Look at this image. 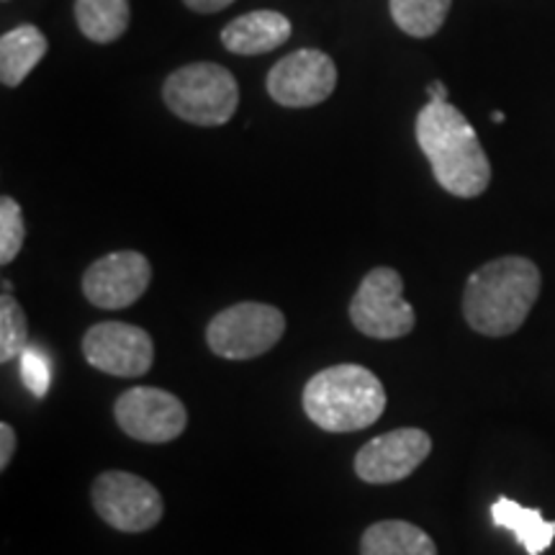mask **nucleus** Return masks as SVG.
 <instances>
[{"instance_id":"obj_1","label":"nucleus","mask_w":555,"mask_h":555,"mask_svg":"<svg viewBox=\"0 0 555 555\" xmlns=\"http://www.w3.org/2000/svg\"><path fill=\"white\" fill-rule=\"evenodd\" d=\"M416 142L433 165L435 180L457 198L489 189L491 165L470 121L450 103L429 101L416 116Z\"/></svg>"},{"instance_id":"obj_2","label":"nucleus","mask_w":555,"mask_h":555,"mask_svg":"<svg viewBox=\"0 0 555 555\" xmlns=\"http://www.w3.org/2000/svg\"><path fill=\"white\" fill-rule=\"evenodd\" d=\"M540 286L543 278L532 260L517 255L491 260L468 278L463 317L478 335H515L535 307Z\"/></svg>"},{"instance_id":"obj_3","label":"nucleus","mask_w":555,"mask_h":555,"mask_svg":"<svg viewBox=\"0 0 555 555\" xmlns=\"http://www.w3.org/2000/svg\"><path fill=\"white\" fill-rule=\"evenodd\" d=\"M384 409V386L363 365L324 367L304 388V412L324 433H358L376 425Z\"/></svg>"},{"instance_id":"obj_4","label":"nucleus","mask_w":555,"mask_h":555,"mask_svg":"<svg viewBox=\"0 0 555 555\" xmlns=\"http://www.w3.org/2000/svg\"><path fill=\"white\" fill-rule=\"evenodd\" d=\"M163 101L178 119L196 127H224L237 114L240 86L217 62H193L165 80Z\"/></svg>"},{"instance_id":"obj_5","label":"nucleus","mask_w":555,"mask_h":555,"mask_svg":"<svg viewBox=\"0 0 555 555\" xmlns=\"http://www.w3.org/2000/svg\"><path fill=\"white\" fill-rule=\"evenodd\" d=\"M286 332V317L270 304L245 301L234 304L208 322V347L219 358L227 360H253L266 356L281 343Z\"/></svg>"},{"instance_id":"obj_6","label":"nucleus","mask_w":555,"mask_h":555,"mask_svg":"<svg viewBox=\"0 0 555 555\" xmlns=\"http://www.w3.org/2000/svg\"><path fill=\"white\" fill-rule=\"evenodd\" d=\"M356 330L373 339H399L414 330L416 317L404 298V281L393 268H373L350 301Z\"/></svg>"},{"instance_id":"obj_7","label":"nucleus","mask_w":555,"mask_h":555,"mask_svg":"<svg viewBox=\"0 0 555 555\" xmlns=\"http://www.w3.org/2000/svg\"><path fill=\"white\" fill-rule=\"evenodd\" d=\"M93 506L106 525L119 532L152 530L163 519V496L144 478L127 470H106L95 478Z\"/></svg>"},{"instance_id":"obj_8","label":"nucleus","mask_w":555,"mask_h":555,"mask_svg":"<svg viewBox=\"0 0 555 555\" xmlns=\"http://www.w3.org/2000/svg\"><path fill=\"white\" fill-rule=\"evenodd\" d=\"M337 86V67L330 54L298 50L278 60L268 73V93L278 106L311 108L327 101Z\"/></svg>"},{"instance_id":"obj_9","label":"nucleus","mask_w":555,"mask_h":555,"mask_svg":"<svg viewBox=\"0 0 555 555\" xmlns=\"http://www.w3.org/2000/svg\"><path fill=\"white\" fill-rule=\"evenodd\" d=\"M114 416L124 433L139 442H150V446L176 440L189 425V412H185L183 401L172 397L170 391L150 386L124 391L114 406Z\"/></svg>"},{"instance_id":"obj_10","label":"nucleus","mask_w":555,"mask_h":555,"mask_svg":"<svg viewBox=\"0 0 555 555\" xmlns=\"http://www.w3.org/2000/svg\"><path fill=\"white\" fill-rule=\"evenodd\" d=\"M82 356L95 371L119 378L144 376L155 363V343L142 327L101 322L82 337Z\"/></svg>"},{"instance_id":"obj_11","label":"nucleus","mask_w":555,"mask_h":555,"mask_svg":"<svg viewBox=\"0 0 555 555\" xmlns=\"http://www.w3.org/2000/svg\"><path fill=\"white\" fill-rule=\"evenodd\" d=\"M152 281V266L142 253L121 249L95 260L82 275V294L99 309H127L144 296Z\"/></svg>"},{"instance_id":"obj_12","label":"nucleus","mask_w":555,"mask_h":555,"mask_svg":"<svg viewBox=\"0 0 555 555\" xmlns=\"http://www.w3.org/2000/svg\"><path fill=\"white\" fill-rule=\"evenodd\" d=\"M433 440L416 427H401L373 437L356 455V474L367 483H397L427 461Z\"/></svg>"},{"instance_id":"obj_13","label":"nucleus","mask_w":555,"mask_h":555,"mask_svg":"<svg viewBox=\"0 0 555 555\" xmlns=\"http://www.w3.org/2000/svg\"><path fill=\"white\" fill-rule=\"evenodd\" d=\"M291 39V21L278 11H253L234 18L221 31V44L232 54H268Z\"/></svg>"},{"instance_id":"obj_14","label":"nucleus","mask_w":555,"mask_h":555,"mask_svg":"<svg viewBox=\"0 0 555 555\" xmlns=\"http://www.w3.org/2000/svg\"><path fill=\"white\" fill-rule=\"evenodd\" d=\"M491 522L515 532L517 543L525 547L527 555H543L555 540V522H547L543 512L517 504L509 496H499L491 504Z\"/></svg>"},{"instance_id":"obj_15","label":"nucleus","mask_w":555,"mask_h":555,"mask_svg":"<svg viewBox=\"0 0 555 555\" xmlns=\"http://www.w3.org/2000/svg\"><path fill=\"white\" fill-rule=\"evenodd\" d=\"M360 555H437L435 540L404 519L371 525L360 540Z\"/></svg>"},{"instance_id":"obj_16","label":"nucleus","mask_w":555,"mask_h":555,"mask_svg":"<svg viewBox=\"0 0 555 555\" xmlns=\"http://www.w3.org/2000/svg\"><path fill=\"white\" fill-rule=\"evenodd\" d=\"M47 37L37 26L24 24L3 34L0 39V80L3 86L16 88L26 80V75L39 65L47 54Z\"/></svg>"},{"instance_id":"obj_17","label":"nucleus","mask_w":555,"mask_h":555,"mask_svg":"<svg viewBox=\"0 0 555 555\" xmlns=\"http://www.w3.org/2000/svg\"><path fill=\"white\" fill-rule=\"evenodd\" d=\"M75 18L90 41L108 44L129 29V0H75Z\"/></svg>"},{"instance_id":"obj_18","label":"nucleus","mask_w":555,"mask_h":555,"mask_svg":"<svg viewBox=\"0 0 555 555\" xmlns=\"http://www.w3.org/2000/svg\"><path fill=\"white\" fill-rule=\"evenodd\" d=\"M453 0H391L393 24L414 39H427L442 29Z\"/></svg>"},{"instance_id":"obj_19","label":"nucleus","mask_w":555,"mask_h":555,"mask_svg":"<svg viewBox=\"0 0 555 555\" xmlns=\"http://www.w3.org/2000/svg\"><path fill=\"white\" fill-rule=\"evenodd\" d=\"M29 347V322L11 294L0 296V363H11Z\"/></svg>"},{"instance_id":"obj_20","label":"nucleus","mask_w":555,"mask_h":555,"mask_svg":"<svg viewBox=\"0 0 555 555\" xmlns=\"http://www.w3.org/2000/svg\"><path fill=\"white\" fill-rule=\"evenodd\" d=\"M24 237L26 224L21 206L13 198L3 196V201H0V262H3V266L16 260L21 247H24Z\"/></svg>"},{"instance_id":"obj_21","label":"nucleus","mask_w":555,"mask_h":555,"mask_svg":"<svg viewBox=\"0 0 555 555\" xmlns=\"http://www.w3.org/2000/svg\"><path fill=\"white\" fill-rule=\"evenodd\" d=\"M21 378L34 397L41 399L47 391H50L52 384V360L47 358L44 350L29 345L21 356Z\"/></svg>"},{"instance_id":"obj_22","label":"nucleus","mask_w":555,"mask_h":555,"mask_svg":"<svg viewBox=\"0 0 555 555\" xmlns=\"http://www.w3.org/2000/svg\"><path fill=\"white\" fill-rule=\"evenodd\" d=\"M16 453V433L9 422L0 425V470H5L11 466V457Z\"/></svg>"},{"instance_id":"obj_23","label":"nucleus","mask_w":555,"mask_h":555,"mask_svg":"<svg viewBox=\"0 0 555 555\" xmlns=\"http://www.w3.org/2000/svg\"><path fill=\"white\" fill-rule=\"evenodd\" d=\"M183 3L196 13H219V11L229 9L234 0H183Z\"/></svg>"},{"instance_id":"obj_24","label":"nucleus","mask_w":555,"mask_h":555,"mask_svg":"<svg viewBox=\"0 0 555 555\" xmlns=\"http://www.w3.org/2000/svg\"><path fill=\"white\" fill-rule=\"evenodd\" d=\"M427 93H429V101H437V103L448 101V88L442 86V82H433V86L427 88Z\"/></svg>"},{"instance_id":"obj_25","label":"nucleus","mask_w":555,"mask_h":555,"mask_svg":"<svg viewBox=\"0 0 555 555\" xmlns=\"http://www.w3.org/2000/svg\"><path fill=\"white\" fill-rule=\"evenodd\" d=\"M491 119H494L496 124H502L504 121V114H502V111H494V116H491Z\"/></svg>"}]
</instances>
